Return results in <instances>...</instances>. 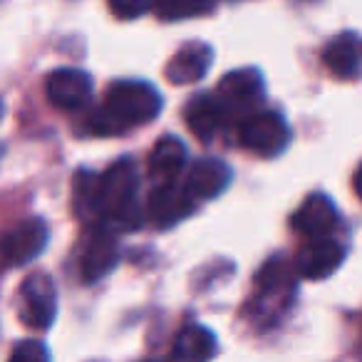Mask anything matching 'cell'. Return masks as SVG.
<instances>
[{
  "label": "cell",
  "instance_id": "52a82bcc",
  "mask_svg": "<svg viewBox=\"0 0 362 362\" xmlns=\"http://www.w3.org/2000/svg\"><path fill=\"white\" fill-rule=\"evenodd\" d=\"M50 228L42 218H25L0 238V263L3 266H25L37 258L47 246Z\"/></svg>",
  "mask_w": 362,
  "mask_h": 362
},
{
  "label": "cell",
  "instance_id": "8992f818",
  "mask_svg": "<svg viewBox=\"0 0 362 362\" xmlns=\"http://www.w3.org/2000/svg\"><path fill=\"white\" fill-rule=\"evenodd\" d=\"M18 313L30 330H47L57 315V291L47 273L37 271L18 291Z\"/></svg>",
  "mask_w": 362,
  "mask_h": 362
},
{
  "label": "cell",
  "instance_id": "9c48e42d",
  "mask_svg": "<svg viewBox=\"0 0 362 362\" xmlns=\"http://www.w3.org/2000/svg\"><path fill=\"white\" fill-rule=\"evenodd\" d=\"M233 171L226 161L216 159V156H204L189 169V176L184 181V192L194 199V202H209L216 199L231 187Z\"/></svg>",
  "mask_w": 362,
  "mask_h": 362
},
{
  "label": "cell",
  "instance_id": "ac0fdd59",
  "mask_svg": "<svg viewBox=\"0 0 362 362\" xmlns=\"http://www.w3.org/2000/svg\"><path fill=\"white\" fill-rule=\"evenodd\" d=\"M184 164H187V146H184V141L166 134L149 151L146 169H149L151 179L159 181L161 187H164V184H174V179L184 169Z\"/></svg>",
  "mask_w": 362,
  "mask_h": 362
},
{
  "label": "cell",
  "instance_id": "7402d4cb",
  "mask_svg": "<svg viewBox=\"0 0 362 362\" xmlns=\"http://www.w3.org/2000/svg\"><path fill=\"white\" fill-rule=\"evenodd\" d=\"M110 11L115 16H119L122 21H129V18H136V16H144L149 13V8H141V6H110Z\"/></svg>",
  "mask_w": 362,
  "mask_h": 362
},
{
  "label": "cell",
  "instance_id": "7c38bea8",
  "mask_svg": "<svg viewBox=\"0 0 362 362\" xmlns=\"http://www.w3.org/2000/svg\"><path fill=\"white\" fill-rule=\"evenodd\" d=\"M45 95L60 110H80L92 95V80L87 72L77 70V67H60L47 75Z\"/></svg>",
  "mask_w": 362,
  "mask_h": 362
},
{
  "label": "cell",
  "instance_id": "8fae6325",
  "mask_svg": "<svg viewBox=\"0 0 362 362\" xmlns=\"http://www.w3.org/2000/svg\"><path fill=\"white\" fill-rule=\"evenodd\" d=\"M345 261V251L335 238H317L308 241L298 251L296 258V273L305 281H322L332 276Z\"/></svg>",
  "mask_w": 362,
  "mask_h": 362
},
{
  "label": "cell",
  "instance_id": "5bb4252c",
  "mask_svg": "<svg viewBox=\"0 0 362 362\" xmlns=\"http://www.w3.org/2000/svg\"><path fill=\"white\" fill-rule=\"evenodd\" d=\"M322 62L340 80H357L362 75V35L360 33L335 35L322 52Z\"/></svg>",
  "mask_w": 362,
  "mask_h": 362
},
{
  "label": "cell",
  "instance_id": "484cf974",
  "mask_svg": "<svg viewBox=\"0 0 362 362\" xmlns=\"http://www.w3.org/2000/svg\"><path fill=\"white\" fill-rule=\"evenodd\" d=\"M0 266H3V263H0Z\"/></svg>",
  "mask_w": 362,
  "mask_h": 362
},
{
  "label": "cell",
  "instance_id": "e0dca14e",
  "mask_svg": "<svg viewBox=\"0 0 362 362\" xmlns=\"http://www.w3.org/2000/svg\"><path fill=\"white\" fill-rule=\"evenodd\" d=\"M216 352V335L206 325H184L174 337L169 362H211Z\"/></svg>",
  "mask_w": 362,
  "mask_h": 362
},
{
  "label": "cell",
  "instance_id": "30bf717a",
  "mask_svg": "<svg viewBox=\"0 0 362 362\" xmlns=\"http://www.w3.org/2000/svg\"><path fill=\"white\" fill-rule=\"evenodd\" d=\"M293 231L305 236L308 241H317V238H330V233L337 226V209L325 194H310L305 202L300 204L291 218Z\"/></svg>",
  "mask_w": 362,
  "mask_h": 362
},
{
  "label": "cell",
  "instance_id": "ffe728a7",
  "mask_svg": "<svg viewBox=\"0 0 362 362\" xmlns=\"http://www.w3.org/2000/svg\"><path fill=\"white\" fill-rule=\"evenodd\" d=\"M8 362H50V350L42 340H23L13 347Z\"/></svg>",
  "mask_w": 362,
  "mask_h": 362
},
{
  "label": "cell",
  "instance_id": "44dd1931",
  "mask_svg": "<svg viewBox=\"0 0 362 362\" xmlns=\"http://www.w3.org/2000/svg\"><path fill=\"white\" fill-rule=\"evenodd\" d=\"M214 6H204V8H156V16L164 18V21H181V18H192V16H202V13H211Z\"/></svg>",
  "mask_w": 362,
  "mask_h": 362
},
{
  "label": "cell",
  "instance_id": "ba28073f",
  "mask_svg": "<svg viewBox=\"0 0 362 362\" xmlns=\"http://www.w3.org/2000/svg\"><path fill=\"white\" fill-rule=\"evenodd\" d=\"M119 263V246L117 238L107 228H95L85 238L80 251V273L87 283H95L100 278L110 276Z\"/></svg>",
  "mask_w": 362,
  "mask_h": 362
},
{
  "label": "cell",
  "instance_id": "4fadbf2b",
  "mask_svg": "<svg viewBox=\"0 0 362 362\" xmlns=\"http://www.w3.org/2000/svg\"><path fill=\"white\" fill-rule=\"evenodd\" d=\"M211 45H206L202 40H192L171 55V60L164 67V75L171 85H194V82L206 77V72L211 70Z\"/></svg>",
  "mask_w": 362,
  "mask_h": 362
},
{
  "label": "cell",
  "instance_id": "3957f363",
  "mask_svg": "<svg viewBox=\"0 0 362 362\" xmlns=\"http://www.w3.org/2000/svg\"><path fill=\"white\" fill-rule=\"evenodd\" d=\"M296 298V268L283 258H271L256 273L253 317L266 325L283 315Z\"/></svg>",
  "mask_w": 362,
  "mask_h": 362
},
{
  "label": "cell",
  "instance_id": "cb8c5ba5",
  "mask_svg": "<svg viewBox=\"0 0 362 362\" xmlns=\"http://www.w3.org/2000/svg\"><path fill=\"white\" fill-rule=\"evenodd\" d=\"M3 115H6V105H3V100H0V119H3Z\"/></svg>",
  "mask_w": 362,
  "mask_h": 362
},
{
  "label": "cell",
  "instance_id": "7a4b0ae2",
  "mask_svg": "<svg viewBox=\"0 0 362 362\" xmlns=\"http://www.w3.org/2000/svg\"><path fill=\"white\" fill-rule=\"evenodd\" d=\"M136 194H139L136 161L132 156H122L105 174H100V184H97V211L107 221L117 223V226L132 228L134 223H139Z\"/></svg>",
  "mask_w": 362,
  "mask_h": 362
},
{
  "label": "cell",
  "instance_id": "5b68a950",
  "mask_svg": "<svg viewBox=\"0 0 362 362\" xmlns=\"http://www.w3.org/2000/svg\"><path fill=\"white\" fill-rule=\"evenodd\" d=\"M238 141L258 156H278L291 144V127L283 119V115L273 110H263L241 122Z\"/></svg>",
  "mask_w": 362,
  "mask_h": 362
},
{
  "label": "cell",
  "instance_id": "603a6c76",
  "mask_svg": "<svg viewBox=\"0 0 362 362\" xmlns=\"http://www.w3.org/2000/svg\"><path fill=\"white\" fill-rule=\"evenodd\" d=\"M355 192H357V197H360V202H362V164L357 166V171H355Z\"/></svg>",
  "mask_w": 362,
  "mask_h": 362
},
{
  "label": "cell",
  "instance_id": "9a60e30c",
  "mask_svg": "<svg viewBox=\"0 0 362 362\" xmlns=\"http://www.w3.org/2000/svg\"><path fill=\"white\" fill-rule=\"evenodd\" d=\"M194 204L197 202L184 192V187L164 184L149 197V218L154 221V226L169 228L181 218H187L194 211Z\"/></svg>",
  "mask_w": 362,
  "mask_h": 362
},
{
  "label": "cell",
  "instance_id": "277c9868",
  "mask_svg": "<svg viewBox=\"0 0 362 362\" xmlns=\"http://www.w3.org/2000/svg\"><path fill=\"white\" fill-rule=\"evenodd\" d=\"M263 95H266L263 75L256 67H241V70L223 75V80L218 82L216 92H214L226 119L236 117L241 122L256 115V107L263 102Z\"/></svg>",
  "mask_w": 362,
  "mask_h": 362
},
{
  "label": "cell",
  "instance_id": "d6986e66",
  "mask_svg": "<svg viewBox=\"0 0 362 362\" xmlns=\"http://www.w3.org/2000/svg\"><path fill=\"white\" fill-rule=\"evenodd\" d=\"M97 184H100V176L90 169H80L75 174V211L80 216H100L97 211Z\"/></svg>",
  "mask_w": 362,
  "mask_h": 362
},
{
  "label": "cell",
  "instance_id": "6da1fadb",
  "mask_svg": "<svg viewBox=\"0 0 362 362\" xmlns=\"http://www.w3.org/2000/svg\"><path fill=\"white\" fill-rule=\"evenodd\" d=\"M161 95L144 80H117L110 85L105 102L90 117V129L100 136L122 134L134 127L149 124L161 112Z\"/></svg>",
  "mask_w": 362,
  "mask_h": 362
},
{
  "label": "cell",
  "instance_id": "2e32d148",
  "mask_svg": "<svg viewBox=\"0 0 362 362\" xmlns=\"http://www.w3.org/2000/svg\"><path fill=\"white\" fill-rule=\"evenodd\" d=\"M184 119H187L189 132L197 139H202L204 144L216 139L223 132V124H226V115H223L221 105H218L214 95L194 97L187 105V110H184Z\"/></svg>",
  "mask_w": 362,
  "mask_h": 362
},
{
  "label": "cell",
  "instance_id": "d4e9b609",
  "mask_svg": "<svg viewBox=\"0 0 362 362\" xmlns=\"http://www.w3.org/2000/svg\"><path fill=\"white\" fill-rule=\"evenodd\" d=\"M146 362H154V360H146Z\"/></svg>",
  "mask_w": 362,
  "mask_h": 362
}]
</instances>
